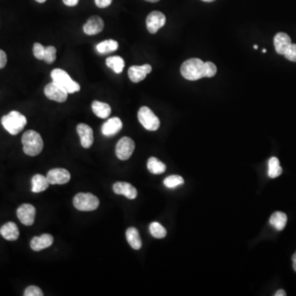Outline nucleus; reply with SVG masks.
<instances>
[{
    "label": "nucleus",
    "instance_id": "1",
    "mask_svg": "<svg viewBox=\"0 0 296 296\" xmlns=\"http://www.w3.org/2000/svg\"><path fill=\"white\" fill-rule=\"evenodd\" d=\"M217 66L212 62H205L199 59H190L183 63L180 73L185 79L197 81L204 78H212L217 73Z\"/></svg>",
    "mask_w": 296,
    "mask_h": 296
},
{
    "label": "nucleus",
    "instance_id": "2",
    "mask_svg": "<svg viewBox=\"0 0 296 296\" xmlns=\"http://www.w3.org/2000/svg\"><path fill=\"white\" fill-rule=\"evenodd\" d=\"M22 145L23 152L26 155L35 157L39 155L43 150L44 142L40 133L34 130H28L22 135Z\"/></svg>",
    "mask_w": 296,
    "mask_h": 296
},
{
    "label": "nucleus",
    "instance_id": "3",
    "mask_svg": "<svg viewBox=\"0 0 296 296\" xmlns=\"http://www.w3.org/2000/svg\"><path fill=\"white\" fill-rule=\"evenodd\" d=\"M2 125L11 135H17L27 125V118L18 111H11L1 120Z\"/></svg>",
    "mask_w": 296,
    "mask_h": 296
},
{
    "label": "nucleus",
    "instance_id": "4",
    "mask_svg": "<svg viewBox=\"0 0 296 296\" xmlns=\"http://www.w3.org/2000/svg\"><path fill=\"white\" fill-rule=\"evenodd\" d=\"M51 78L53 79V82L63 86L69 94H73V93L79 91L81 89L78 82L73 81L68 73L63 69H56L52 70Z\"/></svg>",
    "mask_w": 296,
    "mask_h": 296
},
{
    "label": "nucleus",
    "instance_id": "5",
    "mask_svg": "<svg viewBox=\"0 0 296 296\" xmlns=\"http://www.w3.org/2000/svg\"><path fill=\"white\" fill-rule=\"evenodd\" d=\"M73 203L76 209L82 212H91L97 209L100 205L98 198L90 192L78 193L73 198Z\"/></svg>",
    "mask_w": 296,
    "mask_h": 296
},
{
    "label": "nucleus",
    "instance_id": "6",
    "mask_svg": "<svg viewBox=\"0 0 296 296\" xmlns=\"http://www.w3.org/2000/svg\"><path fill=\"white\" fill-rule=\"evenodd\" d=\"M137 118L141 125L146 128V130L157 131L159 128L160 120L153 111L146 106H142L140 108Z\"/></svg>",
    "mask_w": 296,
    "mask_h": 296
},
{
    "label": "nucleus",
    "instance_id": "7",
    "mask_svg": "<svg viewBox=\"0 0 296 296\" xmlns=\"http://www.w3.org/2000/svg\"><path fill=\"white\" fill-rule=\"evenodd\" d=\"M44 95L48 99L59 103L66 102L68 98V91L56 82H52L46 85L44 89Z\"/></svg>",
    "mask_w": 296,
    "mask_h": 296
},
{
    "label": "nucleus",
    "instance_id": "8",
    "mask_svg": "<svg viewBox=\"0 0 296 296\" xmlns=\"http://www.w3.org/2000/svg\"><path fill=\"white\" fill-rule=\"evenodd\" d=\"M135 149V143L133 139L130 137H122L120 141H118L115 153L119 159L121 161H126L129 159L133 154Z\"/></svg>",
    "mask_w": 296,
    "mask_h": 296
},
{
    "label": "nucleus",
    "instance_id": "9",
    "mask_svg": "<svg viewBox=\"0 0 296 296\" xmlns=\"http://www.w3.org/2000/svg\"><path fill=\"white\" fill-rule=\"evenodd\" d=\"M166 16L162 12H152L146 18V27L151 34L157 33L166 24Z\"/></svg>",
    "mask_w": 296,
    "mask_h": 296
},
{
    "label": "nucleus",
    "instance_id": "10",
    "mask_svg": "<svg viewBox=\"0 0 296 296\" xmlns=\"http://www.w3.org/2000/svg\"><path fill=\"white\" fill-rule=\"evenodd\" d=\"M35 208L34 206L31 204H22L17 211L19 221L22 222L25 226H32L35 221Z\"/></svg>",
    "mask_w": 296,
    "mask_h": 296
},
{
    "label": "nucleus",
    "instance_id": "11",
    "mask_svg": "<svg viewBox=\"0 0 296 296\" xmlns=\"http://www.w3.org/2000/svg\"><path fill=\"white\" fill-rule=\"evenodd\" d=\"M46 178L50 184H64L69 183L71 175L69 170L63 168H55L50 170Z\"/></svg>",
    "mask_w": 296,
    "mask_h": 296
},
{
    "label": "nucleus",
    "instance_id": "12",
    "mask_svg": "<svg viewBox=\"0 0 296 296\" xmlns=\"http://www.w3.org/2000/svg\"><path fill=\"white\" fill-rule=\"evenodd\" d=\"M152 70L153 68L150 64H143L141 66L134 65L128 69V77L132 82L137 83L145 79L146 75L150 73Z\"/></svg>",
    "mask_w": 296,
    "mask_h": 296
},
{
    "label": "nucleus",
    "instance_id": "13",
    "mask_svg": "<svg viewBox=\"0 0 296 296\" xmlns=\"http://www.w3.org/2000/svg\"><path fill=\"white\" fill-rule=\"evenodd\" d=\"M77 132L79 135L82 147L86 149L91 147L94 141L92 128L87 124H79L77 126Z\"/></svg>",
    "mask_w": 296,
    "mask_h": 296
},
{
    "label": "nucleus",
    "instance_id": "14",
    "mask_svg": "<svg viewBox=\"0 0 296 296\" xmlns=\"http://www.w3.org/2000/svg\"><path fill=\"white\" fill-rule=\"evenodd\" d=\"M104 21L99 16H91L83 27V31L88 35H94L102 32L104 29Z\"/></svg>",
    "mask_w": 296,
    "mask_h": 296
},
{
    "label": "nucleus",
    "instance_id": "15",
    "mask_svg": "<svg viewBox=\"0 0 296 296\" xmlns=\"http://www.w3.org/2000/svg\"><path fill=\"white\" fill-rule=\"evenodd\" d=\"M113 191L118 195H124L127 199H136L137 196V191L130 183L126 182H117L113 186Z\"/></svg>",
    "mask_w": 296,
    "mask_h": 296
},
{
    "label": "nucleus",
    "instance_id": "16",
    "mask_svg": "<svg viewBox=\"0 0 296 296\" xmlns=\"http://www.w3.org/2000/svg\"><path fill=\"white\" fill-rule=\"evenodd\" d=\"M54 243V238L51 234H43L41 236L34 237L31 241V250L35 252L51 247Z\"/></svg>",
    "mask_w": 296,
    "mask_h": 296
},
{
    "label": "nucleus",
    "instance_id": "17",
    "mask_svg": "<svg viewBox=\"0 0 296 296\" xmlns=\"http://www.w3.org/2000/svg\"><path fill=\"white\" fill-rule=\"evenodd\" d=\"M123 128V123L120 118H111L103 124L102 133L106 137H111L119 133Z\"/></svg>",
    "mask_w": 296,
    "mask_h": 296
},
{
    "label": "nucleus",
    "instance_id": "18",
    "mask_svg": "<svg viewBox=\"0 0 296 296\" xmlns=\"http://www.w3.org/2000/svg\"><path fill=\"white\" fill-rule=\"evenodd\" d=\"M292 44L291 39L289 35L284 32H279L276 34L274 37V46L276 53L284 56L285 51Z\"/></svg>",
    "mask_w": 296,
    "mask_h": 296
},
{
    "label": "nucleus",
    "instance_id": "19",
    "mask_svg": "<svg viewBox=\"0 0 296 296\" xmlns=\"http://www.w3.org/2000/svg\"><path fill=\"white\" fill-rule=\"evenodd\" d=\"M0 234L7 240L14 241L19 238L20 233H19L18 226L14 222L9 221L1 227Z\"/></svg>",
    "mask_w": 296,
    "mask_h": 296
},
{
    "label": "nucleus",
    "instance_id": "20",
    "mask_svg": "<svg viewBox=\"0 0 296 296\" xmlns=\"http://www.w3.org/2000/svg\"><path fill=\"white\" fill-rule=\"evenodd\" d=\"M91 109H92L93 113L101 119H106L111 114V106L104 102L94 101L91 105Z\"/></svg>",
    "mask_w": 296,
    "mask_h": 296
},
{
    "label": "nucleus",
    "instance_id": "21",
    "mask_svg": "<svg viewBox=\"0 0 296 296\" xmlns=\"http://www.w3.org/2000/svg\"><path fill=\"white\" fill-rule=\"evenodd\" d=\"M31 184H32L31 191L35 193H38V192L46 190L47 188H49L50 183L47 180L46 177L38 174V175H34L31 179Z\"/></svg>",
    "mask_w": 296,
    "mask_h": 296
},
{
    "label": "nucleus",
    "instance_id": "22",
    "mask_svg": "<svg viewBox=\"0 0 296 296\" xmlns=\"http://www.w3.org/2000/svg\"><path fill=\"white\" fill-rule=\"evenodd\" d=\"M126 238L128 243L133 250H140L142 245L138 230L135 227H129L126 231Z\"/></svg>",
    "mask_w": 296,
    "mask_h": 296
},
{
    "label": "nucleus",
    "instance_id": "23",
    "mask_svg": "<svg viewBox=\"0 0 296 296\" xmlns=\"http://www.w3.org/2000/svg\"><path fill=\"white\" fill-rule=\"evenodd\" d=\"M287 222V217L284 212H276L270 218V224L277 230H284Z\"/></svg>",
    "mask_w": 296,
    "mask_h": 296
},
{
    "label": "nucleus",
    "instance_id": "24",
    "mask_svg": "<svg viewBox=\"0 0 296 296\" xmlns=\"http://www.w3.org/2000/svg\"><path fill=\"white\" fill-rule=\"evenodd\" d=\"M106 65L112 69L115 73H121L124 70V60L120 56H111V57L106 59Z\"/></svg>",
    "mask_w": 296,
    "mask_h": 296
},
{
    "label": "nucleus",
    "instance_id": "25",
    "mask_svg": "<svg viewBox=\"0 0 296 296\" xmlns=\"http://www.w3.org/2000/svg\"><path fill=\"white\" fill-rule=\"evenodd\" d=\"M147 169L153 175H161L166 171V166L159 159L151 157L147 161Z\"/></svg>",
    "mask_w": 296,
    "mask_h": 296
},
{
    "label": "nucleus",
    "instance_id": "26",
    "mask_svg": "<svg viewBox=\"0 0 296 296\" xmlns=\"http://www.w3.org/2000/svg\"><path fill=\"white\" fill-rule=\"evenodd\" d=\"M119 44L116 40H106L99 43L96 46V50L100 54H108L117 51Z\"/></svg>",
    "mask_w": 296,
    "mask_h": 296
},
{
    "label": "nucleus",
    "instance_id": "27",
    "mask_svg": "<svg viewBox=\"0 0 296 296\" xmlns=\"http://www.w3.org/2000/svg\"><path fill=\"white\" fill-rule=\"evenodd\" d=\"M282 173V168L280 166L278 158L272 157L268 162V176L272 179L280 176Z\"/></svg>",
    "mask_w": 296,
    "mask_h": 296
},
{
    "label": "nucleus",
    "instance_id": "28",
    "mask_svg": "<svg viewBox=\"0 0 296 296\" xmlns=\"http://www.w3.org/2000/svg\"><path fill=\"white\" fill-rule=\"evenodd\" d=\"M149 229H150V232L152 235L157 238V239H163L167 234L166 228L161 225L159 222H156V221L151 224Z\"/></svg>",
    "mask_w": 296,
    "mask_h": 296
},
{
    "label": "nucleus",
    "instance_id": "29",
    "mask_svg": "<svg viewBox=\"0 0 296 296\" xmlns=\"http://www.w3.org/2000/svg\"><path fill=\"white\" fill-rule=\"evenodd\" d=\"M184 183L183 178L179 175H170L164 179V184L169 188H175Z\"/></svg>",
    "mask_w": 296,
    "mask_h": 296
},
{
    "label": "nucleus",
    "instance_id": "30",
    "mask_svg": "<svg viewBox=\"0 0 296 296\" xmlns=\"http://www.w3.org/2000/svg\"><path fill=\"white\" fill-rule=\"evenodd\" d=\"M56 47L47 46L44 50V58L43 60L48 64H53L56 60Z\"/></svg>",
    "mask_w": 296,
    "mask_h": 296
},
{
    "label": "nucleus",
    "instance_id": "31",
    "mask_svg": "<svg viewBox=\"0 0 296 296\" xmlns=\"http://www.w3.org/2000/svg\"><path fill=\"white\" fill-rule=\"evenodd\" d=\"M25 296H43L42 290L35 285H30L27 289H25Z\"/></svg>",
    "mask_w": 296,
    "mask_h": 296
},
{
    "label": "nucleus",
    "instance_id": "32",
    "mask_svg": "<svg viewBox=\"0 0 296 296\" xmlns=\"http://www.w3.org/2000/svg\"><path fill=\"white\" fill-rule=\"evenodd\" d=\"M44 50L45 47L43 46L40 43H35L33 45V54L37 60H43L44 58Z\"/></svg>",
    "mask_w": 296,
    "mask_h": 296
},
{
    "label": "nucleus",
    "instance_id": "33",
    "mask_svg": "<svg viewBox=\"0 0 296 296\" xmlns=\"http://www.w3.org/2000/svg\"><path fill=\"white\" fill-rule=\"evenodd\" d=\"M284 56L289 61L296 63V44H290L287 51H285Z\"/></svg>",
    "mask_w": 296,
    "mask_h": 296
},
{
    "label": "nucleus",
    "instance_id": "34",
    "mask_svg": "<svg viewBox=\"0 0 296 296\" xmlns=\"http://www.w3.org/2000/svg\"><path fill=\"white\" fill-rule=\"evenodd\" d=\"M95 5L100 9H105L111 5L112 0H95Z\"/></svg>",
    "mask_w": 296,
    "mask_h": 296
},
{
    "label": "nucleus",
    "instance_id": "35",
    "mask_svg": "<svg viewBox=\"0 0 296 296\" xmlns=\"http://www.w3.org/2000/svg\"><path fill=\"white\" fill-rule=\"evenodd\" d=\"M7 64V55L5 51L0 50V69L5 68Z\"/></svg>",
    "mask_w": 296,
    "mask_h": 296
},
{
    "label": "nucleus",
    "instance_id": "36",
    "mask_svg": "<svg viewBox=\"0 0 296 296\" xmlns=\"http://www.w3.org/2000/svg\"><path fill=\"white\" fill-rule=\"evenodd\" d=\"M64 5L69 6V7H74L78 5L79 0H63Z\"/></svg>",
    "mask_w": 296,
    "mask_h": 296
},
{
    "label": "nucleus",
    "instance_id": "37",
    "mask_svg": "<svg viewBox=\"0 0 296 296\" xmlns=\"http://www.w3.org/2000/svg\"><path fill=\"white\" fill-rule=\"evenodd\" d=\"M286 295V293H285V290H283V289H279L276 292V294H275V296H285Z\"/></svg>",
    "mask_w": 296,
    "mask_h": 296
},
{
    "label": "nucleus",
    "instance_id": "38",
    "mask_svg": "<svg viewBox=\"0 0 296 296\" xmlns=\"http://www.w3.org/2000/svg\"><path fill=\"white\" fill-rule=\"evenodd\" d=\"M292 260H293V268H294V272H296V252L292 256Z\"/></svg>",
    "mask_w": 296,
    "mask_h": 296
},
{
    "label": "nucleus",
    "instance_id": "39",
    "mask_svg": "<svg viewBox=\"0 0 296 296\" xmlns=\"http://www.w3.org/2000/svg\"><path fill=\"white\" fill-rule=\"evenodd\" d=\"M146 1H147V2H151V3H157V2H158V1H160V0H146Z\"/></svg>",
    "mask_w": 296,
    "mask_h": 296
},
{
    "label": "nucleus",
    "instance_id": "40",
    "mask_svg": "<svg viewBox=\"0 0 296 296\" xmlns=\"http://www.w3.org/2000/svg\"><path fill=\"white\" fill-rule=\"evenodd\" d=\"M36 2L40 3V4H43V3L45 2L46 0H35Z\"/></svg>",
    "mask_w": 296,
    "mask_h": 296
},
{
    "label": "nucleus",
    "instance_id": "41",
    "mask_svg": "<svg viewBox=\"0 0 296 296\" xmlns=\"http://www.w3.org/2000/svg\"><path fill=\"white\" fill-rule=\"evenodd\" d=\"M202 1H204V2L211 3L214 2L215 0H202Z\"/></svg>",
    "mask_w": 296,
    "mask_h": 296
},
{
    "label": "nucleus",
    "instance_id": "42",
    "mask_svg": "<svg viewBox=\"0 0 296 296\" xmlns=\"http://www.w3.org/2000/svg\"><path fill=\"white\" fill-rule=\"evenodd\" d=\"M254 48L255 50H258V48H259V47H258V45H256V44H255V45H254Z\"/></svg>",
    "mask_w": 296,
    "mask_h": 296
},
{
    "label": "nucleus",
    "instance_id": "43",
    "mask_svg": "<svg viewBox=\"0 0 296 296\" xmlns=\"http://www.w3.org/2000/svg\"><path fill=\"white\" fill-rule=\"evenodd\" d=\"M263 53H266V52H267V50H266V49H263Z\"/></svg>",
    "mask_w": 296,
    "mask_h": 296
}]
</instances>
